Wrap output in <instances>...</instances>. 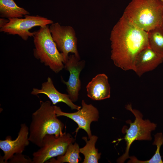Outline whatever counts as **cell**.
<instances>
[{
  "label": "cell",
  "mask_w": 163,
  "mask_h": 163,
  "mask_svg": "<svg viewBox=\"0 0 163 163\" xmlns=\"http://www.w3.org/2000/svg\"><path fill=\"white\" fill-rule=\"evenodd\" d=\"M110 39L111 59L115 66L124 71H134L137 56L149 46L147 32L123 15L113 28Z\"/></svg>",
  "instance_id": "6da1fadb"
},
{
  "label": "cell",
  "mask_w": 163,
  "mask_h": 163,
  "mask_svg": "<svg viewBox=\"0 0 163 163\" xmlns=\"http://www.w3.org/2000/svg\"><path fill=\"white\" fill-rule=\"evenodd\" d=\"M57 117L54 106L50 101H41L40 107L32 115L29 128L30 142L40 148L46 135L58 136L62 135L64 125Z\"/></svg>",
  "instance_id": "7a4b0ae2"
},
{
  "label": "cell",
  "mask_w": 163,
  "mask_h": 163,
  "mask_svg": "<svg viewBox=\"0 0 163 163\" xmlns=\"http://www.w3.org/2000/svg\"><path fill=\"white\" fill-rule=\"evenodd\" d=\"M163 0H132L123 15L130 23L148 32L161 25Z\"/></svg>",
  "instance_id": "3957f363"
},
{
  "label": "cell",
  "mask_w": 163,
  "mask_h": 163,
  "mask_svg": "<svg viewBox=\"0 0 163 163\" xmlns=\"http://www.w3.org/2000/svg\"><path fill=\"white\" fill-rule=\"evenodd\" d=\"M33 37L35 58L54 72H60L64 67V59L53 39L49 25L34 31Z\"/></svg>",
  "instance_id": "277c9868"
},
{
  "label": "cell",
  "mask_w": 163,
  "mask_h": 163,
  "mask_svg": "<svg viewBox=\"0 0 163 163\" xmlns=\"http://www.w3.org/2000/svg\"><path fill=\"white\" fill-rule=\"evenodd\" d=\"M125 108L130 111L134 114L135 119L133 122L131 120H127V123L130 124L128 129L123 128L122 131L126 133L124 138L119 139L120 141L124 139L126 142V148L124 153L117 160L118 163H123L129 158V150L132 144L136 140H151V132L154 130L157 126L156 124L151 122L148 120H144L143 115L139 110L132 108L131 104H128Z\"/></svg>",
  "instance_id": "5b68a950"
},
{
  "label": "cell",
  "mask_w": 163,
  "mask_h": 163,
  "mask_svg": "<svg viewBox=\"0 0 163 163\" xmlns=\"http://www.w3.org/2000/svg\"><path fill=\"white\" fill-rule=\"evenodd\" d=\"M75 139L66 133L58 136L48 134L44 137L42 146L33 154L32 163H43L55 157L63 155Z\"/></svg>",
  "instance_id": "8992f818"
},
{
  "label": "cell",
  "mask_w": 163,
  "mask_h": 163,
  "mask_svg": "<svg viewBox=\"0 0 163 163\" xmlns=\"http://www.w3.org/2000/svg\"><path fill=\"white\" fill-rule=\"evenodd\" d=\"M8 23L0 28V31L9 34L17 35L23 40H27L30 37H33L34 32L29 30L36 26L44 27L53 23L51 20L38 15L24 16V18H9Z\"/></svg>",
  "instance_id": "52a82bcc"
},
{
  "label": "cell",
  "mask_w": 163,
  "mask_h": 163,
  "mask_svg": "<svg viewBox=\"0 0 163 163\" xmlns=\"http://www.w3.org/2000/svg\"><path fill=\"white\" fill-rule=\"evenodd\" d=\"M49 29L58 49L63 56L64 63L69 53L80 57L77 49V38L72 27L62 26L56 22L51 24Z\"/></svg>",
  "instance_id": "ba28073f"
},
{
  "label": "cell",
  "mask_w": 163,
  "mask_h": 163,
  "mask_svg": "<svg viewBox=\"0 0 163 163\" xmlns=\"http://www.w3.org/2000/svg\"><path fill=\"white\" fill-rule=\"evenodd\" d=\"M82 107L77 111L72 113L62 111L60 107L54 105L55 111L57 117L63 116L72 120L78 125L75 132L76 135L80 129H84L87 133L89 139L92 135L90 125L92 122L98 121L99 113L97 108L92 104H88L84 100L82 101Z\"/></svg>",
  "instance_id": "9c48e42d"
},
{
  "label": "cell",
  "mask_w": 163,
  "mask_h": 163,
  "mask_svg": "<svg viewBox=\"0 0 163 163\" xmlns=\"http://www.w3.org/2000/svg\"><path fill=\"white\" fill-rule=\"evenodd\" d=\"M85 65L84 60H81L80 57L73 54L69 56L64 63V68L70 74L67 82L63 79L62 82L66 85L68 94L73 102H76L78 99L81 86L80 75Z\"/></svg>",
  "instance_id": "30bf717a"
},
{
  "label": "cell",
  "mask_w": 163,
  "mask_h": 163,
  "mask_svg": "<svg viewBox=\"0 0 163 163\" xmlns=\"http://www.w3.org/2000/svg\"><path fill=\"white\" fill-rule=\"evenodd\" d=\"M29 128L25 123L21 125L17 137L12 140L11 136H6L5 140H0V149L3 151L4 155L0 162L8 163L15 154L22 153L25 147L29 144Z\"/></svg>",
  "instance_id": "8fae6325"
},
{
  "label": "cell",
  "mask_w": 163,
  "mask_h": 163,
  "mask_svg": "<svg viewBox=\"0 0 163 163\" xmlns=\"http://www.w3.org/2000/svg\"><path fill=\"white\" fill-rule=\"evenodd\" d=\"M163 62V56L149 46L141 51L137 56L134 71L139 77L155 69Z\"/></svg>",
  "instance_id": "7c38bea8"
},
{
  "label": "cell",
  "mask_w": 163,
  "mask_h": 163,
  "mask_svg": "<svg viewBox=\"0 0 163 163\" xmlns=\"http://www.w3.org/2000/svg\"><path fill=\"white\" fill-rule=\"evenodd\" d=\"M31 94L34 95L43 94L47 96L52 103L55 105L59 102L66 104L72 110H78L81 107L75 104L68 94H63L58 91L54 86L51 78L48 77L46 82L42 84L41 88H33Z\"/></svg>",
  "instance_id": "4fadbf2b"
},
{
  "label": "cell",
  "mask_w": 163,
  "mask_h": 163,
  "mask_svg": "<svg viewBox=\"0 0 163 163\" xmlns=\"http://www.w3.org/2000/svg\"><path fill=\"white\" fill-rule=\"evenodd\" d=\"M88 96L93 100L101 101L110 97V87L107 76L104 73L97 75L86 87Z\"/></svg>",
  "instance_id": "5bb4252c"
},
{
  "label": "cell",
  "mask_w": 163,
  "mask_h": 163,
  "mask_svg": "<svg viewBox=\"0 0 163 163\" xmlns=\"http://www.w3.org/2000/svg\"><path fill=\"white\" fill-rule=\"evenodd\" d=\"M30 14L24 8L18 6L14 0H0V15L2 18L8 19L22 18Z\"/></svg>",
  "instance_id": "9a60e30c"
},
{
  "label": "cell",
  "mask_w": 163,
  "mask_h": 163,
  "mask_svg": "<svg viewBox=\"0 0 163 163\" xmlns=\"http://www.w3.org/2000/svg\"><path fill=\"white\" fill-rule=\"evenodd\" d=\"M98 137L92 135L88 140L87 137H82L86 142L85 145L80 149V153L84 156L82 163H97L101 158V153L98 152V149L96 148L95 144Z\"/></svg>",
  "instance_id": "2e32d148"
},
{
  "label": "cell",
  "mask_w": 163,
  "mask_h": 163,
  "mask_svg": "<svg viewBox=\"0 0 163 163\" xmlns=\"http://www.w3.org/2000/svg\"><path fill=\"white\" fill-rule=\"evenodd\" d=\"M80 149L77 143H71L63 155L57 156L56 159L53 158L47 162L50 163H78L81 159L79 155Z\"/></svg>",
  "instance_id": "e0dca14e"
},
{
  "label": "cell",
  "mask_w": 163,
  "mask_h": 163,
  "mask_svg": "<svg viewBox=\"0 0 163 163\" xmlns=\"http://www.w3.org/2000/svg\"><path fill=\"white\" fill-rule=\"evenodd\" d=\"M147 32L149 47L163 56V30L160 26Z\"/></svg>",
  "instance_id": "ac0fdd59"
},
{
  "label": "cell",
  "mask_w": 163,
  "mask_h": 163,
  "mask_svg": "<svg viewBox=\"0 0 163 163\" xmlns=\"http://www.w3.org/2000/svg\"><path fill=\"white\" fill-rule=\"evenodd\" d=\"M153 145L157 146V149L155 153L149 160L141 161L138 159L136 157L133 156L129 157L130 159L128 163H163L160 154L161 146L163 144V135L162 133H158L154 136Z\"/></svg>",
  "instance_id": "d6986e66"
},
{
  "label": "cell",
  "mask_w": 163,
  "mask_h": 163,
  "mask_svg": "<svg viewBox=\"0 0 163 163\" xmlns=\"http://www.w3.org/2000/svg\"><path fill=\"white\" fill-rule=\"evenodd\" d=\"M8 163H32V160L22 153L17 154L9 160Z\"/></svg>",
  "instance_id": "ffe728a7"
},
{
  "label": "cell",
  "mask_w": 163,
  "mask_h": 163,
  "mask_svg": "<svg viewBox=\"0 0 163 163\" xmlns=\"http://www.w3.org/2000/svg\"><path fill=\"white\" fill-rule=\"evenodd\" d=\"M9 20L5 18H0V28H1L6 24H7L9 22Z\"/></svg>",
  "instance_id": "44dd1931"
},
{
  "label": "cell",
  "mask_w": 163,
  "mask_h": 163,
  "mask_svg": "<svg viewBox=\"0 0 163 163\" xmlns=\"http://www.w3.org/2000/svg\"><path fill=\"white\" fill-rule=\"evenodd\" d=\"M160 27L162 28V29L163 30V14L162 17V22H161Z\"/></svg>",
  "instance_id": "7402d4cb"
},
{
  "label": "cell",
  "mask_w": 163,
  "mask_h": 163,
  "mask_svg": "<svg viewBox=\"0 0 163 163\" xmlns=\"http://www.w3.org/2000/svg\"></svg>",
  "instance_id": "603a6c76"
}]
</instances>
